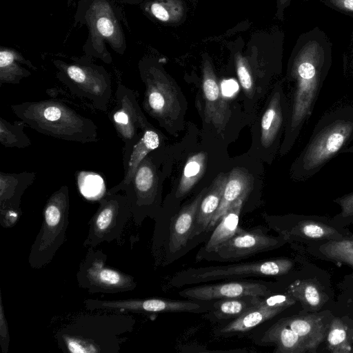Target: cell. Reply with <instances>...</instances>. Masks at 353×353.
I'll return each instance as SVG.
<instances>
[{"instance_id": "cell-35", "label": "cell", "mask_w": 353, "mask_h": 353, "mask_svg": "<svg viewBox=\"0 0 353 353\" xmlns=\"http://www.w3.org/2000/svg\"><path fill=\"white\" fill-rule=\"evenodd\" d=\"M297 234L310 239L331 238L337 234L336 231L332 227L321 222L305 220L299 223L295 228Z\"/></svg>"}, {"instance_id": "cell-26", "label": "cell", "mask_w": 353, "mask_h": 353, "mask_svg": "<svg viewBox=\"0 0 353 353\" xmlns=\"http://www.w3.org/2000/svg\"><path fill=\"white\" fill-rule=\"evenodd\" d=\"M283 310H284L281 308H274L261 305L258 301L254 306L252 307L225 325L221 330V332L228 334L249 331L264 321L277 315Z\"/></svg>"}, {"instance_id": "cell-34", "label": "cell", "mask_w": 353, "mask_h": 353, "mask_svg": "<svg viewBox=\"0 0 353 353\" xmlns=\"http://www.w3.org/2000/svg\"><path fill=\"white\" fill-rule=\"evenodd\" d=\"M327 346L331 352L348 353L351 352V345L348 340L346 327L339 318H335L330 323L327 335Z\"/></svg>"}, {"instance_id": "cell-27", "label": "cell", "mask_w": 353, "mask_h": 353, "mask_svg": "<svg viewBox=\"0 0 353 353\" xmlns=\"http://www.w3.org/2000/svg\"><path fill=\"white\" fill-rule=\"evenodd\" d=\"M22 63L30 65L17 51L7 48H1L0 86L4 83L19 84L23 78L31 74L28 70L21 65Z\"/></svg>"}, {"instance_id": "cell-37", "label": "cell", "mask_w": 353, "mask_h": 353, "mask_svg": "<svg viewBox=\"0 0 353 353\" xmlns=\"http://www.w3.org/2000/svg\"><path fill=\"white\" fill-rule=\"evenodd\" d=\"M236 68L241 85L248 96H252L254 90V81L248 60L241 54L236 55Z\"/></svg>"}, {"instance_id": "cell-36", "label": "cell", "mask_w": 353, "mask_h": 353, "mask_svg": "<svg viewBox=\"0 0 353 353\" xmlns=\"http://www.w3.org/2000/svg\"><path fill=\"white\" fill-rule=\"evenodd\" d=\"M322 250L330 258L353 265V240L332 241L323 245Z\"/></svg>"}, {"instance_id": "cell-10", "label": "cell", "mask_w": 353, "mask_h": 353, "mask_svg": "<svg viewBox=\"0 0 353 353\" xmlns=\"http://www.w3.org/2000/svg\"><path fill=\"white\" fill-rule=\"evenodd\" d=\"M108 117L118 137L123 141V164L150 125L147 121L134 91L119 83L115 92V104Z\"/></svg>"}, {"instance_id": "cell-11", "label": "cell", "mask_w": 353, "mask_h": 353, "mask_svg": "<svg viewBox=\"0 0 353 353\" xmlns=\"http://www.w3.org/2000/svg\"><path fill=\"white\" fill-rule=\"evenodd\" d=\"M151 152L139 164L123 192L131 206L132 216L137 225L152 213L158 196L159 176Z\"/></svg>"}, {"instance_id": "cell-6", "label": "cell", "mask_w": 353, "mask_h": 353, "mask_svg": "<svg viewBox=\"0 0 353 353\" xmlns=\"http://www.w3.org/2000/svg\"><path fill=\"white\" fill-rule=\"evenodd\" d=\"M106 261L102 250L88 248L77 272L79 287L91 294L125 292L137 287L133 276L108 267Z\"/></svg>"}, {"instance_id": "cell-7", "label": "cell", "mask_w": 353, "mask_h": 353, "mask_svg": "<svg viewBox=\"0 0 353 353\" xmlns=\"http://www.w3.org/2000/svg\"><path fill=\"white\" fill-rule=\"evenodd\" d=\"M88 222V235L83 245L96 248L102 243L119 240L132 216L131 206L125 194H105Z\"/></svg>"}, {"instance_id": "cell-1", "label": "cell", "mask_w": 353, "mask_h": 353, "mask_svg": "<svg viewBox=\"0 0 353 353\" xmlns=\"http://www.w3.org/2000/svg\"><path fill=\"white\" fill-rule=\"evenodd\" d=\"M103 311L79 314L58 329L54 338L59 349L70 353L119 352L135 320L128 312Z\"/></svg>"}, {"instance_id": "cell-23", "label": "cell", "mask_w": 353, "mask_h": 353, "mask_svg": "<svg viewBox=\"0 0 353 353\" xmlns=\"http://www.w3.org/2000/svg\"><path fill=\"white\" fill-rule=\"evenodd\" d=\"M227 179L228 176L224 174L217 176L212 184L211 188L203 197L198 210L191 239L207 230L221 201Z\"/></svg>"}, {"instance_id": "cell-31", "label": "cell", "mask_w": 353, "mask_h": 353, "mask_svg": "<svg viewBox=\"0 0 353 353\" xmlns=\"http://www.w3.org/2000/svg\"><path fill=\"white\" fill-rule=\"evenodd\" d=\"M261 297L245 296L220 299L214 304V315L219 319L238 317L254 306Z\"/></svg>"}, {"instance_id": "cell-20", "label": "cell", "mask_w": 353, "mask_h": 353, "mask_svg": "<svg viewBox=\"0 0 353 353\" xmlns=\"http://www.w3.org/2000/svg\"><path fill=\"white\" fill-rule=\"evenodd\" d=\"M159 134L150 125L143 133L139 141L133 147L126 162L123 163L124 176L116 185L106 191L105 194H114L124 190L131 181L142 161L160 145Z\"/></svg>"}, {"instance_id": "cell-2", "label": "cell", "mask_w": 353, "mask_h": 353, "mask_svg": "<svg viewBox=\"0 0 353 353\" xmlns=\"http://www.w3.org/2000/svg\"><path fill=\"white\" fill-rule=\"evenodd\" d=\"M353 141V107L343 106L323 114L307 144L294 161L291 173L296 181L316 174Z\"/></svg>"}, {"instance_id": "cell-13", "label": "cell", "mask_w": 353, "mask_h": 353, "mask_svg": "<svg viewBox=\"0 0 353 353\" xmlns=\"http://www.w3.org/2000/svg\"><path fill=\"white\" fill-rule=\"evenodd\" d=\"M84 306L89 310H111L143 314L161 312H196L201 306L189 301H172L165 299L132 298L117 300L87 299Z\"/></svg>"}, {"instance_id": "cell-40", "label": "cell", "mask_w": 353, "mask_h": 353, "mask_svg": "<svg viewBox=\"0 0 353 353\" xmlns=\"http://www.w3.org/2000/svg\"><path fill=\"white\" fill-rule=\"evenodd\" d=\"M341 208V216L343 218L353 217V192L345 194L334 201Z\"/></svg>"}, {"instance_id": "cell-28", "label": "cell", "mask_w": 353, "mask_h": 353, "mask_svg": "<svg viewBox=\"0 0 353 353\" xmlns=\"http://www.w3.org/2000/svg\"><path fill=\"white\" fill-rule=\"evenodd\" d=\"M288 294L311 310L319 309L325 302L320 288L310 281H296L288 289Z\"/></svg>"}, {"instance_id": "cell-42", "label": "cell", "mask_w": 353, "mask_h": 353, "mask_svg": "<svg viewBox=\"0 0 353 353\" xmlns=\"http://www.w3.org/2000/svg\"><path fill=\"white\" fill-rule=\"evenodd\" d=\"M224 85L226 92H229V94H231L234 92V88H237L236 83L232 80L225 81Z\"/></svg>"}, {"instance_id": "cell-44", "label": "cell", "mask_w": 353, "mask_h": 353, "mask_svg": "<svg viewBox=\"0 0 353 353\" xmlns=\"http://www.w3.org/2000/svg\"><path fill=\"white\" fill-rule=\"evenodd\" d=\"M285 0H280L281 3H283Z\"/></svg>"}, {"instance_id": "cell-8", "label": "cell", "mask_w": 353, "mask_h": 353, "mask_svg": "<svg viewBox=\"0 0 353 353\" xmlns=\"http://www.w3.org/2000/svg\"><path fill=\"white\" fill-rule=\"evenodd\" d=\"M292 266L290 260L277 259L225 266L190 268L177 273L172 282L175 285H183L236 276H279L288 273Z\"/></svg>"}, {"instance_id": "cell-30", "label": "cell", "mask_w": 353, "mask_h": 353, "mask_svg": "<svg viewBox=\"0 0 353 353\" xmlns=\"http://www.w3.org/2000/svg\"><path fill=\"white\" fill-rule=\"evenodd\" d=\"M206 156L199 152L190 157L187 161L176 195L182 196L187 194L201 177L205 170Z\"/></svg>"}, {"instance_id": "cell-25", "label": "cell", "mask_w": 353, "mask_h": 353, "mask_svg": "<svg viewBox=\"0 0 353 353\" xmlns=\"http://www.w3.org/2000/svg\"><path fill=\"white\" fill-rule=\"evenodd\" d=\"M263 341L274 343L276 347V352H309L302 339L282 319L266 331Z\"/></svg>"}, {"instance_id": "cell-21", "label": "cell", "mask_w": 353, "mask_h": 353, "mask_svg": "<svg viewBox=\"0 0 353 353\" xmlns=\"http://www.w3.org/2000/svg\"><path fill=\"white\" fill-rule=\"evenodd\" d=\"M302 339L309 352H314L326 337L329 326L316 314L295 316L282 319Z\"/></svg>"}, {"instance_id": "cell-38", "label": "cell", "mask_w": 353, "mask_h": 353, "mask_svg": "<svg viewBox=\"0 0 353 353\" xmlns=\"http://www.w3.org/2000/svg\"><path fill=\"white\" fill-rule=\"evenodd\" d=\"M295 302L296 300L289 294L287 295L277 294L265 298L262 296L259 301V303L261 305L283 310L292 305Z\"/></svg>"}, {"instance_id": "cell-12", "label": "cell", "mask_w": 353, "mask_h": 353, "mask_svg": "<svg viewBox=\"0 0 353 353\" xmlns=\"http://www.w3.org/2000/svg\"><path fill=\"white\" fill-rule=\"evenodd\" d=\"M94 48L99 54H104L103 41L121 54L125 43L121 26L113 10L107 0H94L85 14Z\"/></svg>"}, {"instance_id": "cell-22", "label": "cell", "mask_w": 353, "mask_h": 353, "mask_svg": "<svg viewBox=\"0 0 353 353\" xmlns=\"http://www.w3.org/2000/svg\"><path fill=\"white\" fill-rule=\"evenodd\" d=\"M251 176L242 170L234 168L228 176L220 205L213 216L206 232L210 231L220 221L229 207L245 192L252 188Z\"/></svg>"}, {"instance_id": "cell-41", "label": "cell", "mask_w": 353, "mask_h": 353, "mask_svg": "<svg viewBox=\"0 0 353 353\" xmlns=\"http://www.w3.org/2000/svg\"><path fill=\"white\" fill-rule=\"evenodd\" d=\"M334 1L341 8L353 11V0H334Z\"/></svg>"}, {"instance_id": "cell-29", "label": "cell", "mask_w": 353, "mask_h": 353, "mask_svg": "<svg viewBox=\"0 0 353 353\" xmlns=\"http://www.w3.org/2000/svg\"><path fill=\"white\" fill-rule=\"evenodd\" d=\"M26 123L22 120L9 122L0 117V143L6 148H25L31 145L24 132Z\"/></svg>"}, {"instance_id": "cell-39", "label": "cell", "mask_w": 353, "mask_h": 353, "mask_svg": "<svg viewBox=\"0 0 353 353\" xmlns=\"http://www.w3.org/2000/svg\"><path fill=\"white\" fill-rule=\"evenodd\" d=\"M10 336L8 321L5 314L2 295L0 293V345L3 353H7L9 349Z\"/></svg>"}, {"instance_id": "cell-5", "label": "cell", "mask_w": 353, "mask_h": 353, "mask_svg": "<svg viewBox=\"0 0 353 353\" xmlns=\"http://www.w3.org/2000/svg\"><path fill=\"white\" fill-rule=\"evenodd\" d=\"M59 79L73 94L89 100L97 110L105 112L112 97L110 75L92 64L56 62Z\"/></svg>"}, {"instance_id": "cell-15", "label": "cell", "mask_w": 353, "mask_h": 353, "mask_svg": "<svg viewBox=\"0 0 353 353\" xmlns=\"http://www.w3.org/2000/svg\"><path fill=\"white\" fill-rule=\"evenodd\" d=\"M278 239L260 230L244 231L239 228L236 234L220 245L212 253L222 260L237 259L274 249Z\"/></svg>"}, {"instance_id": "cell-14", "label": "cell", "mask_w": 353, "mask_h": 353, "mask_svg": "<svg viewBox=\"0 0 353 353\" xmlns=\"http://www.w3.org/2000/svg\"><path fill=\"white\" fill-rule=\"evenodd\" d=\"M35 177L36 174L30 172H0V223L2 227H12L18 220L22 213L21 197Z\"/></svg>"}, {"instance_id": "cell-19", "label": "cell", "mask_w": 353, "mask_h": 353, "mask_svg": "<svg viewBox=\"0 0 353 353\" xmlns=\"http://www.w3.org/2000/svg\"><path fill=\"white\" fill-rule=\"evenodd\" d=\"M208 188H204L174 217L170 225L169 248L172 252L184 247L191 239L198 210Z\"/></svg>"}, {"instance_id": "cell-33", "label": "cell", "mask_w": 353, "mask_h": 353, "mask_svg": "<svg viewBox=\"0 0 353 353\" xmlns=\"http://www.w3.org/2000/svg\"><path fill=\"white\" fill-rule=\"evenodd\" d=\"M77 183L82 195L89 199L102 198L106 191L103 178L97 173L81 171L76 174Z\"/></svg>"}, {"instance_id": "cell-18", "label": "cell", "mask_w": 353, "mask_h": 353, "mask_svg": "<svg viewBox=\"0 0 353 353\" xmlns=\"http://www.w3.org/2000/svg\"><path fill=\"white\" fill-rule=\"evenodd\" d=\"M289 112L283 89L276 86L272 92L261 123V141L263 146H271L278 139L283 127L286 126Z\"/></svg>"}, {"instance_id": "cell-43", "label": "cell", "mask_w": 353, "mask_h": 353, "mask_svg": "<svg viewBox=\"0 0 353 353\" xmlns=\"http://www.w3.org/2000/svg\"><path fill=\"white\" fill-rule=\"evenodd\" d=\"M344 153H352L353 154V145L352 146L345 148L343 152Z\"/></svg>"}, {"instance_id": "cell-32", "label": "cell", "mask_w": 353, "mask_h": 353, "mask_svg": "<svg viewBox=\"0 0 353 353\" xmlns=\"http://www.w3.org/2000/svg\"><path fill=\"white\" fill-rule=\"evenodd\" d=\"M145 10L160 21L168 23L180 21L185 13L181 0H156L148 3Z\"/></svg>"}, {"instance_id": "cell-24", "label": "cell", "mask_w": 353, "mask_h": 353, "mask_svg": "<svg viewBox=\"0 0 353 353\" xmlns=\"http://www.w3.org/2000/svg\"><path fill=\"white\" fill-rule=\"evenodd\" d=\"M249 192H245L226 210L205 246V250L213 252L220 245L233 236L239 229V215Z\"/></svg>"}, {"instance_id": "cell-4", "label": "cell", "mask_w": 353, "mask_h": 353, "mask_svg": "<svg viewBox=\"0 0 353 353\" xmlns=\"http://www.w3.org/2000/svg\"><path fill=\"white\" fill-rule=\"evenodd\" d=\"M69 208V190L63 185L50 196L43 207L41 226L28 257L32 268L41 269L48 265L65 242Z\"/></svg>"}, {"instance_id": "cell-17", "label": "cell", "mask_w": 353, "mask_h": 353, "mask_svg": "<svg viewBox=\"0 0 353 353\" xmlns=\"http://www.w3.org/2000/svg\"><path fill=\"white\" fill-rule=\"evenodd\" d=\"M202 89L205 120L221 132L230 117V105L222 97L212 65L208 59L203 63Z\"/></svg>"}, {"instance_id": "cell-3", "label": "cell", "mask_w": 353, "mask_h": 353, "mask_svg": "<svg viewBox=\"0 0 353 353\" xmlns=\"http://www.w3.org/2000/svg\"><path fill=\"white\" fill-rule=\"evenodd\" d=\"M10 108L20 120L41 134L81 143L98 140L95 123L59 99L25 101Z\"/></svg>"}, {"instance_id": "cell-16", "label": "cell", "mask_w": 353, "mask_h": 353, "mask_svg": "<svg viewBox=\"0 0 353 353\" xmlns=\"http://www.w3.org/2000/svg\"><path fill=\"white\" fill-rule=\"evenodd\" d=\"M179 294L191 299L210 301L245 296H267L270 290L265 285L259 283L237 281L199 285L185 289Z\"/></svg>"}, {"instance_id": "cell-9", "label": "cell", "mask_w": 353, "mask_h": 353, "mask_svg": "<svg viewBox=\"0 0 353 353\" xmlns=\"http://www.w3.org/2000/svg\"><path fill=\"white\" fill-rule=\"evenodd\" d=\"M145 89L144 110L161 125H167L178 119L181 107L178 92L169 76L160 68L150 65L141 70Z\"/></svg>"}]
</instances>
